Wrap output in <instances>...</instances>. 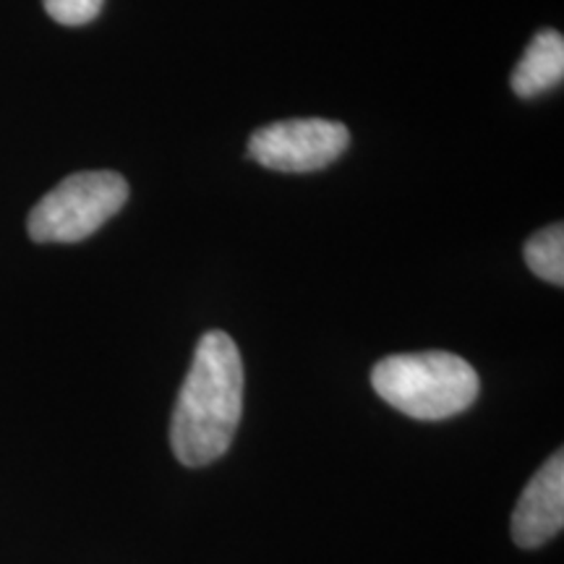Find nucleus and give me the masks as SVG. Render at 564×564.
I'll list each match as a JSON object with an SVG mask.
<instances>
[{
    "label": "nucleus",
    "mask_w": 564,
    "mask_h": 564,
    "mask_svg": "<svg viewBox=\"0 0 564 564\" xmlns=\"http://www.w3.org/2000/svg\"><path fill=\"white\" fill-rule=\"evenodd\" d=\"M350 131L327 118H293L253 131L249 158L280 173H312L333 165L348 150Z\"/></svg>",
    "instance_id": "obj_4"
},
{
    "label": "nucleus",
    "mask_w": 564,
    "mask_h": 564,
    "mask_svg": "<svg viewBox=\"0 0 564 564\" xmlns=\"http://www.w3.org/2000/svg\"><path fill=\"white\" fill-rule=\"evenodd\" d=\"M47 17L63 26H84L100 17L105 0H42Z\"/></svg>",
    "instance_id": "obj_8"
},
{
    "label": "nucleus",
    "mask_w": 564,
    "mask_h": 564,
    "mask_svg": "<svg viewBox=\"0 0 564 564\" xmlns=\"http://www.w3.org/2000/svg\"><path fill=\"white\" fill-rule=\"evenodd\" d=\"M525 264L535 278L562 285L564 282V228L554 223L528 238L525 243Z\"/></svg>",
    "instance_id": "obj_7"
},
{
    "label": "nucleus",
    "mask_w": 564,
    "mask_h": 564,
    "mask_svg": "<svg viewBox=\"0 0 564 564\" xmlns=\"http://www.w3.org/2000/svg\"><path fill=\"white\" fill-rule=\"evenodd\" d=\"M564 528V455L562 449L535 470L512 512V539L520 549L544 546Z\"/></svg>",
    "instance_id": "obj_5"
},
{
    "label": "nucleus",
    "mask_w": 564,
    "mask_h": 564,
    "mask_svg": "<svg viewBox=\"0 0 564 564\" xmlns=\"http://www.w3.org/2000/svg\"><path fill=\"white\" fill-rule=\"evenodd\" d=\"M564 76V37L554 30L539 32L525 47L523 58L512 70V91L523 100L560 87Z\"/></svg>",
    "instance_id": "obj_6"
},
{
    "label": "nucleus",
    "mask_w": 564,
    "mask_h": 564,
    "mask_svg": "<svg viewBox=\"0 0 564 564\" xmlns=\"http://www.w3.org/2000/svg\"><path fill=\"white\" fill-rule=\"evenodd\" d=\"M129 202V183L110 171L76 173L42 196L30 212L32 241L79 243L102 228Z\"/></svg>",
    "instance_id": "obj_3"
},
{
    "label": "nucleus",
    "mask_w": 564,
    "mask_h": 564,
    "mask_svg": "<svg viewBox=\"0 0 564 564\" xmlns=\"http://www.w3.org/2000/svg\"><path fill=\"white\" fill-rule=\"evenodd\" d=\"M243 413V361L230 335L212 329L196 345L173 411V455L202 468L228 453Z\"/></svg>",
    "instance_id": "obj_1"
},
{
    "label": "nucleus",
    "mask_w": 564,
    "mask_h": 564,
    "mask_svg": "<svg viewBox=\"0 0 564 564\" xmlns=\"http://www.w3.org/2000/svg\"><path fill=\"white\" fill-rule=\"evenodd\" d=\"M371 387L387 405L419 421H442L476 403L478 373L455 352H403L379 361Z\"/></svg>",
    "instance_id": "obj_2"
}]
</instances>
